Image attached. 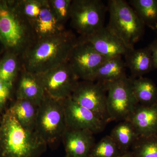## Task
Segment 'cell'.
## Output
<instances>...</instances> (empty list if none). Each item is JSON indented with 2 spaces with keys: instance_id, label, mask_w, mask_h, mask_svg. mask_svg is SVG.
<instances>
[{
  "instance_id": "5bb4252c",
  "label": "cell",
  "mask_w": 157,
  "mask_h": 157,
  "mask_svg": "<svg viewBox=\"0 0 157 157\" xmlns=\"http://www.w3.org/2000/svg\"><path fill=\"white\" fill-rule=\"evenodd\" d=\"M127 120L139 136L157 135V103L151 106L138 104Z\"/></svg>"
},
{
  "instance_id": "30bf717a",
  "label": "cell",
  "mask_w": 157,
  "mask_h": 157,
  "mask_svg": "<svg viewBox=\"0 0 157 157\" xmlns=\"http://www.w3.org/2000/svg\"><path fill=\"white\" fill-rule=\"evenodd\" d=\"M107 59L89 43L78 39L68 62L78 79L94 81L97 70Z\"/></svg>"
},
{
  "instance_id": "8992f818",
  "label": "cell",
  "mask_w": 157,
  "mask_h": 157,
  "mask_svg": "<svg viewBox=\"0 0 157 157\" xmlns=\"http://www.w3.org/2000/svg\"><path fill=\"white\" fill-rule=\"evenodd\" d=\"M107 90V108L110 121L127 120L138 105L132 79L127 76L104 83Z\"/></svg>"
},
{
  "instance_id": "f1b7e54d",
  "label": "cell",
  "mask_w": 157,
  "mask_h": 157,
  "mask_svg": "<svg viewBox=\"0 0 157 157\" xmlns=\"http://www.w3.org/2000/svg\"><path fill=\"white\" fill-rule=\"evenodd\" d=\"M152 55L155 69H157V40L155 39L148 45Z\"/></svg>"
},
{
  "instance_id": "d4e9b609",
  "label": "cell",
  "mask_w": 157,
  "mask_h": 157,
  "mask_svg": "<svg viewBox=\"0 0 157 157\" xmlns=\"http://www.w3.org/2000/svg\"><path fill=\"white\" fill-rule=\"evenodd\" d=\"M16 54L7 55L0 62V78L13 86L18 70V62Z\"/></svg>"
},
{
  "instance_id": "ac0fdd59",
  "label": "cell",
  "mask_w": 157,
  "mask_h": 157,
  "mask_svg": "<svg viewBox=\"0 0 157 157\" xmlns=\"http://www.w3.org/2000/svg\"><path fill=\"white\" fill-rule=\"evenodd\" d=\"M126 69L122 56L107 58L97 70L94 82L106 83L116 81L127 76Z\"/></svg>"
},
{
  "instance_id": "5b68a950",
  "label": "cell",
  "mask_w": 157,
  "mask_h": 157,
  "mask_svg": "<svg viewBox=\"0 0 157 157\" xmlns=\"http://www.w3.org/2000/svg\"><path fill=\"white\" fill-rule=\"evenodd\" d=\"M67 129L63 100L45 94L39 105L35 131L47 145H53L62 140Z\"/></svg>"
},
{
  "instance_id": "9c48e42d",
  "label": "cell",
  "mask_w": 157,
  "mask_h": 157,
  "mask_svg": "<svg viewBox=\"0 0 157 157\" xmlns=\"http://www.w3.org/2000/svg\"><path fill=\"white\" fill-rule=\"evenodd\" d=\"M70 97L107 123L110 121L107 111V90L104 83L99 82H78Z\"/></svg>"
},
{
  "instance_id": "e0dca14e",
  "label": "cell",
  "mask_w": 157,
  "mask_h": 157,
  "mask_svg": "<svg viewBox=\"0 0 157 157\" xmlns=\"http://www.w3.org/2000/svg\"><path fill=\"white\" fill-rule=\"evenodd\" d=\"M39 104L28 100H17L8 109L23 128L35 131Z\"/></svg>"
},
{
  "instance_id": "277c9868",
  "label": "cell",
  "mask_w": 157,
  "mask_h": 157,
  "mask_svg": "<svg viewBox=\"0 0 157 157\" xmlns=\"http://www.w3.org/2000/svg\"><path fill=\"white\" fill-rule=\"evenodd\" d=\"M109 14L107 26L131 48L143 36L145 25L128 2L110 0L107 7Z\"/></svg>"
},
{
  "instance_id": "4dcf8cb0",
  "label": "cell",
  "mask_w": 157,
  "mask_h": 157,
  "mask_svg": "<svg viewBox=\"0 0 157 157\" xmlns=\"http://www.w3.org/2000/svg\"><path fill=\"white\" fill-rule=\"evenodd\" d=\"M66 157H67V156H66Z\"/></svg>"
},
{
  "instance_id": "2e32d148",
  "label": "cell",
  "mask_w": 157,
  "mask_h": 157,
  "mask_svg": "<svg viewBox=\"0 0 157 157\" xmlns=\"http://www.w3.org/2000/svg\"><path fill=\"white\" fill-rule=\"evenodd\" d=\"M126 68L130 70L132 78L143 77L155 69L152 55L148 46L132 49L124 56Z\"/></svg>"
},
{
  "instance_id": "83f0119b",
  "label": "cell",
  "mask_w": 157,
  "mask_h": 157,
  "mask_svg": "<svg viewBox=\"0 0 157 157\" xmlns=\"http://www.w3.org/2000/svg\"><path fill=\"white\" fill-rule=\"evenodd\" d=\"M12 87L13 86L6 83L0 78V116L10 98Z\"/></svg>"
},
{
  "instance_id": "484cf974",
  "label": "cell",
  "mask_w": 157,
  "mask_h": 157,
  "mask_svg": "<svg viewBox=\"0 0 157 157\" xmlns=\"http://www.w3.org/2000/svg\"><path fill=\"white\" fill-rule=\"evenodd\" d=\"M45 0H22L16 2L17 8L21 14L33 25L42 10Z\"/></svg>"
},
{
  "instance_id": "d6986e66",
  "label": "cell",
  "mask_w": 157,
  "mask_h": 157,
  "mask_svg": "<svg viewBox=\"0 0 157 157\" xmlns=\"http://www.w3.org/2000/svg\"><path fill=\"white\" fill-rule=\"evenodd\" d=\"M45 96L44 90L35 75L23 70L16 92V99L29 100L39 105Z\"/></svg>"
},
{
  "instance_id": "3957f363",
  "label": "cell",
  "mask_w": 157,
  "mask_h": 157,
  "mask_svg": "<svg viewBox=\"0 0 157 157\" xmlns=\"http://www.w3.org/2000/svg\"><path fill=\"white\" fill-rule=\"evenodd\" d=\"M0 40L6 48L21 55L36 40L33 25L16 4L0 2Z\"/></svg>"
},
{
  "instance_id": "7402d4cb",
  "label": "cell",
  "mask_w": 157,
  "mask_h": 157,
  "mask_svg": "<svg viewBox=\"0 0 157 157\" xmlns=\"http://www.w3.org/2000/svg\"><path fill=\"white\" fill-rule=\"evenodd\" d=\"M129 4L145 26L157 31V0H131Z\"/></svg>"
},
{
  "instance_id": "6da1fadb",
  "label": "cell",
  "mask_w": 157,
  "mask_h": 157,
  "mask_svg": "<svg viewBox=\"0 0 157 157\" xmlns=\"http://www.w3.org/2000/svg\"><path fill=\"white\" fill-rule=\"evenodd\" d=\"M77 40L73 33L66 30L37 39L21 55L23 70L36 75L67 62Z\"/></svg>"
},
{
  "instance_id": "603a6c76",
  "label": "cell",
  "mask_w": 157,
  "mask_h": 157,
  "mask_svg": "<svg viewBox=\"0 0 157 157\" xmlns=\"http://www.w3.org/2000/svg\"><path fill=\"white\" fill-rule=\"evenodd\" d=\"M131 148L134 157H157V135L139 136Z\"/></svg>"
},
{
  "instance_id": "f546056e",
  "label": "cell",
  "mask_w": 157,
  "mask_h": 157,
  "mask_svg": "<svg viewBox=\"0 0 157 157\" xmlns=\"http://www.w3.org/2000/svg\"><path fill=\"white\" fill-rule=\"evenodd\" d=\"M117 157H134L131 151H127Z\"/></svg>"
},
{
  "instance_id": "4fadbf2b",
  "label": "cell",
  "mask_w": 157,
  "mask_h": 157,
  "mask_svg": "<svg viewBox=\"0 0 157 157\" xmlns=\"http://www.w3.org/2000/svg\"><path fill=\"white\" fill-rule=\"evenodd\" d=\"M94 133L85 130L67 128L62 140L67 156L89 157L94 145Z\"/></svg>"
},
{
  "instance_id": "44dd1931",
  "label": "cell",
  "mask_w": 157,
  "mask_h": 157,
  "mask_svg": "<svg viewBox=\"0 0 157 157\" xmlns=\"http://www.w3.org/2000/svg\"><path fill=\"white\" fill-rule=\"evenodd\" d=\"M110 136L122 154L128 151L139 137L133 125L129 121H122L111 131Z\"/></svg>"
},
{
  "instance_id": "cb8c5ba5",
  "label": "cell",
  "mask_w": 157,
  "mask_h": 157,
  "mask_svg": "<svg viewBox=\"0 0 157 157\" xmlns=\"http://www.w3.org/2000/svg\"><path fill=\"white\" fill-rule=\"evenodd\" d=\"M121 154V152L116 144L109 135L95 144L89 157H117Z\"/></svg>"
},
{
  "instance_id": "9a60e30c",
  "label": "cell",
  "mask_w": 157,
  "mask_h": 157,
  "mask_svg": "<svg viewBox=\"0 0 157 157\" xmlns=\"http://www.w3.org/2000/svg\"><path fill=\"white\" fill-rule=\"evenodd\" d=\"M36 40L58 35L65 30L51 9L48 0H45L39 16L33 25Z\"/></svg>"
},
{
  "instance_id": "8fae6325",
  "label": "cell",
  "mask_w": 157,
  "mask_h": 157,
  "mask_svg": "<svg viewBox=\"0 0 157 157\" xmlns=\"http://www.w3.org/2000/svg\"><path fill=\"white\" fill-rule=\"evenodd\" d=\"M67 128L85 130L94 134L104 131L107 123L71 98L63 100Z\"/></svg>"
},
{
  "instance_id": "7c38bea8",
  "label": "cell",
  "mask_w": 157,
  "mask_h": 157,
  "mask_svg": "<svg viewBox=\"0 0 157 157\" xmlns=\"http://www.w3.org/2000/svg\"><path fill=\"white\" fill-rule=\"evenodd\" d=\"M78 39L89 43L98 53L107 58L124 56L134 49L129 48L107 27H103L89 35L81 36Z\"/></svg>"
},
{
  "instance_id": "ba28073f",
  "label": "cell",
  "mask_w": 157,
  "mask_h": 157,
  "mask_svg": "<svg viewBox=\"0 0 157 157\" xmlns=\"http://www.w3.org/2000/svg\"><path fill=\"white\" fill-rule=\"evenodd\" d=\"M34 75L45 94L58 100L70 98L79 82L68 62L44 73Z\"/></svg>"
},
{
  "instance_id": "ffe728a7",
  "label": "cell",
  "mask_w": 157,
  "mask_h": 157,
  "mask_svg": "<svg viewBox=\"0 0 157 157\" xmlns=\"http://www.w3.org/2000/svg\"><path fill=\"white\" fill-rule=\"evenodd\" d=\"M133 91L138 104L151 106L157 103V86L147 78H132Z\"/></svg>"
},
{
  "instance_id": "7a4b0ae2",
  "label": "cell",
  "mask_w": 157,
  "mask_h": 157,
  "mask_svg": "<svg viewBox=\"0 0 157 157\" xmlns=\"http://www.w3.org/2000/svg\"><path fill=\"white\" fill-rule=\"evenodd\" d=\"M47 144L35 131L23 128L7 110L0 121V157H40Z\"/></svg>"
},
{
  "instance_id": "4316f807",
  "label": "cell",
  "mask_w": 157,
  "mask_h": 157,
  "mask_svg": "<svg viewBox=\"0 0 157 157\" xmlns=\"http://www.w3.org/2000/svg\"><path fill=\"white\" fill-rule=\"evenodd\" d=\"M72 0H48L51 9L61 24L70 19Z\"/></svg>"
},
{
  "instance_id": "1f68e13d",
  "label": "cell",
  "mask_w": 157,
  "mask_h": 157,
  "mask_svg": "<svg viewBox=\"0 0 157 157\" xmlns=\"http://www.w3.org/2000/svg\"><path fill=\"white\" fill-rule=\"evenodd\" d=\"M156 39V40H157V39Z\"/></svg>"
},
{
  "instance_id": "52a82bcc",
  "label": "cell",
  "mask_w": 157,
  "mask_h": 157,
  "mask_svg": "<svg viewBox=\"0 0 157 157\" xmlns=\"http://www.w3.org/2000/svg\"><path fill=\"white\" fill-rule=\"evenodd\" d=\"M107 9L101 0H73L71 25L81 36L89 35L104 26Z\"/></svg>"
}]
</instances>
